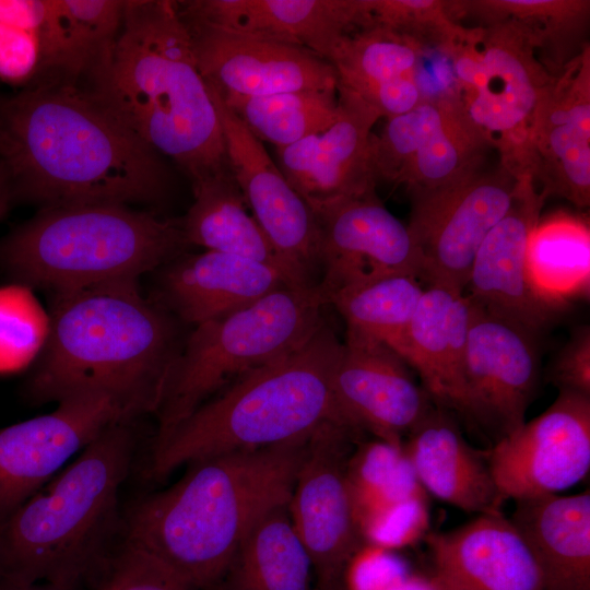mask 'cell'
<instances>
[{
	"instance_id": "42",
	"label": "cell",
	"mask_w": 590,
	"mask_h": 590,
	"mask_svg": "<svg viewBox=\"0 0 590 590\" xmlns=\"http://www.w3.org/2000/svg\"><path fill=\"white\" fill-rule=\"evenodd\" d=\"M552 382L559 390L590 396V331H576L562 350L551 373Z\"/></svg>"
},
{
	"instance_id": "27",
	"label": "cell",
	"mask_w": 590,
	"mask_h": 590,
	"mask_svg": "<svg viewBox=\"0 0 590 590\" xmlns=\"http://www.w3.org/2000/svg\"><path fill=\"white\" fill-rule=\"evenodd\" d=\"M423 47L381 27L357 28L340 42L329 63L345 88L387 119L413 109L424 97L418 67Z\"/></svg>"
},
{
	"instance_id": "37",
	"label": "cell",
	"mask_w": 590,
	"mask_h": 590,
	"mask_svg": "<svg viewBox=\"0 0 590 590\" xmlns=\"http://www.w3.org/2000/svg\"><path fill=\"white\" fill-rule=\"evenodd\" d=\"M62 35L61 81L75 84L98 67L111 49L126 1L55 0Z\"/></svg>"
},
{
	"instance_id": "38",
	"label": "cell",
	"mask_w": 590,
	"mask_h": 590,
	"mask_svg": "<svg viewBox=\"0 0 590 590\" xmlns=\"http://www.w3.org/2000/svg\"><path fill=\"white\" fill-rule=\"evenodd\" d=\"M49 0H0V80L31 86L44 75ZM36 84V83H35Z\"/></svg>"
},
{
	"instance_id": "5",
	"label": "cell",
	"mask_w": 590,
	"mask_h": 590,
	"mask_svg": "<svg viewBox=\"0 0 590 590\" xmlns=\"http://www.w3.org/2000/svg\"><path fill=\"white\" fill-rule=\"evenodd\" d=\"M135 421L111 425L0 527V581L83 588L122 536Z\"/></svg>"
},
{
	"instance_id": "32",
	"label": "cell",
	"mask_w": 590,
	"mask_h": 590,
	"mask_svg": "<svg viewBox=\"0 0 590 590\" xmlns=\"http://www.w3.org/2000/svg\"><path fill=\"white\" fill-rule=\"evenodd\" d=\"M312 564L288 511L266 512L238 546L221 582L224 590H312Z\"/></svg>"
},
{
	"instance_id": "40",
	"label": "cell",
	"mask_w": 590,
	"mask_h": 590,
	"mask_svg": "<svg viewBox=\"0 0 590 590\" xmlns=\"http://www.w3.org/2000/svg\"><path fill=\"white\" fill-rule=\"evenodd\" d=\"M84 589L192 590L166 566L122 536Z\"/></svg>"
},
{
	"instance_id": "6",
	"label": "cell",
	"mask_w": 590,
	"mask_h": 590,
	"mask_svg": "<svg viewBox=\"0 0 590 590\" xmlns=\"http://www.w3.org/2000/svg\"><path fill=\"white\" fill-rule=\"evenodd\" d=\"M341 344L323 321L295 351L212 397L165 439L151 445L148 479L162 481L180 467L213 456L306 439L332 423L357 430L332 389Z\"/></svg>"
},
{
	"instance_id": "8",
	"label": "cell",
	"mask_w": 590,
	"mask_h": 590,
	"mask_svg": "<svg viewBox=\"0 0 590 590\" xmlns=\"http://www.w3.org/2000/svg\"><path fill=\"white\" fill-rule=\"evenodd\" d=\"M326 305L318 286L284 287L196 326L184 341L154 412L157 430L152 445L238 379L305 343L324 321Z\"/></svg>"
},
{
	"instance_id": "9",
	"label": "cell",
	"mask_w": 590,
	"mask_h": 590,
	"mask_svg": "<svg viewBox=\"0 0 590 590\" xmlns=\"http://www.w3.org/2000/svg\"><path fill=\"white\" fill-rule=\"evenodd\" d=\"M470 121L516 179H532L536 109L553 76L528 36L511 22L463 26L446 52Z\"/></svg>"
},
{
	"instance_id": "29",
	"label": "cell",
	"mask_w": 590,
	"mask_h": 590,
	"mask_svg": "<svg viewBox=\"0 0 590 590\" xmlns=\"http://www.w3.org/2000/svg\"><path fill=\"white\" fill-rule=\"evenodd\" d=\"M361 453L352 456L349 479L364 538L393 522L398 543L415 540L427 526V494L402 448L378 440Z\"/></svg>"
},
{
	"instance_id": "17",
	"label": "cell",
	"mask_w": 590,
	"mask_h": 590,
	"mask_svg": "<svg viewBox=\"0 0 590 590\" xmlns=\"http://www.w3.org/2000/svg\"><path fill=\"white\" fill-rule=\"evenodd\" d=\"M182 20L191 37L198 68L220 95L261 96L337 90L333 67L306 48Z\"/></svg>"
},
{
	"instance_id": "12",
	"label": "cell",
	"mask_w": 590,
	"mask_h": 590,
	"mask_svg": "<svg viewBox=\"0 0 590 590\" xmlns=\"http://www.w3.org/2000/svg\"><path fill=\"white\" fill-rule=\"evenodd\" d=\"M208 84V83H206ZM221 122L232 175L246 205L299 287L321 278L316 216L245 123L208 84Z\"/></svg>"
},
{
	"instance_id": "16",
	"label": "cell",
	"mask_w": 590,
	"mask_h": 590,
	"mask_svg": "<svg viewBox=\"0 0 590 590\" xmlns=\"http://www.w3.org/2000/svg\"><path fill=\"white\" fill-rule=\"evenodd\" d=\"M319 229L326 304L333 293L368 280L412 274L422 278L420 251L408 229L376 191L342 199L312 211Z\"/></svg>"
},
{
	"instance_id": "45",
	"label": "cell",
	"mask_w": 590,
	"mask_h": 590,
	"mask_svg": "<svg viewBox=\"0 0 590 590\" xmlns=\"http://www.w3.org/2000/svg\"><path fill=\"white\" fill-rule=\"evenodd\" d=\"M433 586L435 590H446L442 587L438 586L435 581H433Z\"/></svg>"
},
{
	"instance_id": "34",
	"label": "cell",
	"mask_w": 590,
	"mask_h": 590,
	"mask_svg": "<svg viewBox=\"0 0 590 590\" xmlns=\"http://www.w3.org/2000/svg\"><path fill=\"white\" fill-rule=\"evenodd\" d=\"M527 264L533 290L551 306L588 291V221L566 212L541 217L529 238Z\"/></svg>"
},
{
	"instance_id": "22",
	"label": "cell",
	"mask_w": 590,
	"mask_h": 590,
	"mask_svg": "<svg viewBox=\"0 0 590 590\" xmlns=\"http://www.w3.org/2000/svg\"><path fill=\"white\" fill-rule=\"evenodd\" d=\"M436 575L446 590H543L532 553L503 511L426 538Z\"/></svg>"
},
{
	"instance_id": "1",
	"label": "cell",
	"mask_w": 590,
	"mask_h": 590,
	"mask_svg": "<svg viewBox=\"0 0 590 590\" xmlns=\"http://www.w3.org/2000/svg\"><path fill=\"white\" fill-rule=\"evenodd\" d=\"M0 162L14 197L45 206L160 200L168 172L87 90L42 82L0 102Z\"/></svg>"
},
{
	"instance_id": "23",
	"label": "cell",
	"mask_w": 590,
	"mask_h": 590,
	"mask_svg": "<svg viewBox=\"0 0 590 590\" xmlns=\"http://www.w3.org/2000/svg\"><path fill=\"white\" fill-rule=\"evenodd\" d=\"M184 19L306 48L329 62L344 36L359 28L362 0L176 1Z\"/></svg>"
},
{
	"instance_id": "39",
	"label": "cell",
	"mask_w": 590,
	"mask_h": 590,
	"mask_svg": "<svg viewBox=\"0 0 590 590\" xmlns=\"http://www.w3.org/2000/svg\"><path fill=\"white\" fill-rule=\"evenodd\" d=\"M362 27H381L418 43L435 46L445 54L460 36L463 25L456 23L448 0H362Z\"/></svg>"
},
{
	"instance_id": "14",
	"label": "cell",
	"mask_w": 590,
	"mask_h": 590,
	"mask_svg": "<svg viewBox=\"0 0 590 590\" xmlns=\"http://www.w3.org/2000/svg\"><path fill=\"white\" fill-rule=\"evenodd\" d=\"M138 417L108 394L58 402L50 413L0 428V527L26 499L114 424Z\"/></svg>"
},
{
	"instance_id": "15",
	"label": "cell",
	"mask_w": 590,
	"mask_h": 590,
	"mask_svg": "<svg viewBox=\"0 0 590 590\" xmlns=\"http://www.w3.org/2000/svg\"><path fill=\"white\" fill-rule=\"evenodd\" d=\"M471 306L464 361L467 418L496 442L526 422L539 378L536 333L472 302Z\"/></svg>"
},
{
	"instance_id": "10",
	"label": "cell",
	"mask_w": 590,
	"mask_h": 590,
	"mask_svg": "<svg viewBox=\"0 0 590 590\" xmlns=\"http://www.w3.org/2000/svg\"><path fill=\"white\" fill-rule=\"evenodd\" d=\"M363 434L343 424H328L305 446L288 511L317 579L316 590H344V575L362 547L349 469L354 445Z\"/></svg>"
},
{
	"instance_id": "26",
	"label": "cell",
	"mask_w": 590,
	"mask_h": 590,
	"mask_svg": "<svg viewBox=\"0 0 590 590\" xmlns=\"http://www.w3.org/2000/svg\"><path fill=\"white\" fill-rule=\"evenodd\" d=\"M402 450L426 494L465 512L502 511L486 451L473 448L447 410L433 409L409 433Z\"/></svg>"
},
{
	"instance_id": "33",
	"label": "cell",
	"mask_w": 590,
	"mask_h": 590,
	"mask_svg": "<svg viewBox=\"0 0 590 590\" xmlns=\"http://www.w3.org/2000/svg\"><path fill=\"white\" fill-rule=\"evenodd\" d=\"M192 191L193 203L179 219L189 245L259 261L279 270L299 287L255 217L246 211L233 175L202 182Z\"/></svg>"
},
{
	"instance_id": "43",
	"label": "cell",
	"mask_w": 590,
	"mask_h": 590,
	"mask_svg": "<svg viewBox=\"0 0 590 590\" xmlns=\"http://www.w3.org/2000/svg\"><path fill=\"white\" fill-rule=\"evenodd\" d=\"M13 198L9 174L0 162V220L7 214Z\"/></svg>"
},
{
	"instance_id": "41",
	"label": "cell",
	"mask_w": 590,
	"mask_h": 590,
	"mask_svg": "<svg viewBox=\"0 0 590 590\" xmlns=\"http://www.w3.org/2000/svg\"><path fill=\"white\" fill-rule=\"evenodd\" d=\"M34 304L19 286L0 288V371L25 364L37 344Z\"/></svg>"
},
{
	"instance_id": "35",
	"label": "cell",
	"mask_w": 590,
	"mask_h": 590,
	"mask_svg": "<svg viewBox=\"0 0 590 590\" xmlns=\"http://www.w3.org/2000/svg\"><path fill=\"white\" fill-rule=\"evenodd\" d=\"M220 96L259 141L276 149L327 129L339 114L338 90Z\"/></svg>"
},
{
	"instance_id": "3",
	"label": "cell",
	"mask_w": 590,
	"mask_h": 590,
	"mask_svg": "<svg viewBox=\"0 0 590 590\" xmlns=\"http://www.w3.org/2000/svg\"><path fill=\"white\" fill-rule=\"evenodd\" d=\"M307 440L187 464L173 485L123 509L122 538L192 590L216 588L251 527L288 504Z\"/></svg>"
},
{
	"instance_id": "36",
	"label": "cell",
	"mask_w": 590,
	"mask_h": 590,
	"mask_svg": "<svg viewBox=\"0 0 590 590\" xmlns=\"http://www.w3.org/2000/svg\"><path fill=\"white\" fill-rule=\"evenodd\" d=\"M424 288L412 274H391L344 287L327 299L346 329L374 338L394 352L418 306Z\"/></svg>"
},
{
	"instance_id": "44",
	"label": "cell",
	"mask_w": 590,
	"mask_h": 590,
	"mask_svg": "<svg viewBox=\"0 0 590 590\" xmlns=\"http://www.w3.org/2000/svg\"><path fill=\"white\" fill-rule=\"evenodd\" d=\"M0 590H84L83 588L56 585L49 582H36L30 585L11 583L0 581Z\"/></svg>"
},
{
	"instance_id": "7",
	"label": "cell",
	"mask_w": 590,
	"mask_h": 590,
	"mask_svg": "<svg viewBox=\"0 0 590 590\" xmlns=\"http://www.w3.org/2000/svg\"><path fill=\"white\" fill-rule=\"evenodd\" d=\"M188 246L179 219L115 203L45 206L0 240V268L59 293L138 281Z\"/></svg>"
},
{
	"instance_id": "18",
	"label": "cell",
	"mask_w": 590,
	"mask_h": 590,
	"mask_svg": "<svg viewBox=\"0 0 590 590\" xmlns=\"http://www.w3.org/2000/svg\"><path fill=\"white\" fill-rule=\"evenodd\" d=\"M332 389L341 411L357 430L396 448H402L403 437L434 406L397 352L351 329L341 344Z\"/></svg>"
},
{
	"instance_id": "2",
	"label": "cell",
	"mask_w": 590,
	"mask_h": 590,
	"mask_svg": "<svg viewBox=\"0 0 590 590\" xmlns=\"http://www.w3.org/2000/svg\"><path fill=\"white\" fill-rule=\"evenodd\" d=\"M87 91L192 188L232 176L223 131L176 1L128 0Z\"/></svg>"
},
{
	"instance_id": "4",
	"label": "cell",
	"mask_w": 590,
	"mask_h": 590,
	"mask_svg": "<svg viewBox=\"0 0 590 590\" xmlns=\"http://www.w3.org/2000/svg\"><path fill=\"white\" fill-rule=\"evenodd\" d=\"M55 294L44 352L26 382L31 401L103 393L137 417L154 413L184 344L177 319L134 280Z\"/></svg>"
},
{
	"instance_id": "20",
	"label": "cell",
	"mask_w": 590,
	"mask_h": 590,
	"mask_svg": "<svg viewBox=\"0 0 590 590\" xmlns=\"http://www.w3.org/2000/svg\"><path fill=\"white\" fill-rule=\"evenodd\" d=\"M339 114L327 129L278 148L279 168L310 209L376 191L371 129L380 115L337 86Z\"/></svg>"
},
{
	"instance_id": "11",
	"label": "cell",
	"mask_w": 590,
	"mask_h": 590,
	"mask_svg": "<svg viewBox=\"0 0 590 590\" xmlns=\"http://www.w3.org/2000/svg\"><path fill=\"white\" fill-rule=\"evenodd\" d=\"M517 187L518 179L498 164L444 186L406 189L411 201L406 226L428 285L464 292L474 257L509 210Z\"/></svg>"
},
{
	"instance_id": "13",
	"label": "cell",
	"mask_w": 590,
	"mask_h": 590,
	"mask_svg": "<svg viewBox=\"0 0 590 590\" xmlns=\"http://www.w3.org/2000/svg\"><path fill=\"white\" fill-rule=\"evenodd\" d=\"M486 458L505 500L576 485L590 470V396L559 390L543 413L496 441Z\"/></svg>"
},
{
	"instance_id": "28",
	"label": "cell",
	"mask_w": 590,
	"mask_h": 590,
	"mask_svg": "<svg viewBox=\"0 0 590 590\" xmlns=\"http://www.w3.org/2000/svg\"><path fill=\"white\" fill-rule=\"evenodd\" d=\"M532 553L543 590H590V491L515 502L509 518Z\"/></svg>"
},
{
	"instance_id": "19",
	"label": "cell",
	"mask_w": 590,
	"mask_h": 590,
	"mask_svg": "<svg viewBox=\"0 0 590 590\" xmlns=\"http://www.w3.org/2000/svg\"><path fill=\"white\" fill-rule=\"evenodd\" d=\"M532 180L546 199L590 204V45L553 76L536 109Z\"/></svg>"
},
{
	"instance_id": "30",
	"label": "cell",
	"mask_w": 590,
	"mask_h": 590,
	"mask_svg": "<svg viewBox=\"0 0 590 590\" xmlns=\"http://www.w3.org/2000/svg\"><path fill=\"white\" fill-rule=\"evenodd\" d=\"M456 23L511 22L528 36L536 58L556 76L589 44V0H448Z\"/></svg>"
},
{
	"instance_id": "21",
	"label": "cell",
	"mask_w": 590,
	"mask_h": 590,
	"mask_svg": "<svg viewBox=\"0 0 590 590\" xmlns=\"http://www.w3.org/2000/svg\"><path fill=\"white\" fill-rule=\"evenodd\" d=\"M544 200L531 178L518 180L512 203L481 244L464 288L473 304L534 333L553 307L533 290L527 264L529 238Z\"/></svg>"
},
{
	"instance_id": "31",
	"label": "cell",
	"mask_w": 590,
	"mask_h": 590,
	"mask_svg": "<svg viewBox=\"0 0 590 590\" xmlns=\"http://www.w3.org/2000/svg\"><path fill=\"white\" fill-rule=\"evenodd\" d=\"M488 149L455 94L435 96L398 185L428 189L450 184L482 167Z\"/></svg>"
},
{
	"instance_id": "25",
	"label": "cell",
	"mask_w": 590,
	"mask_h": 590,
	"mask_svg": "<svg viewBox=\"0 0 590 590\" xmlns=\"http://www.w3.org/2000/svg\"><path fill=\"white\" fill-rule=\"evenodd\" d=\"M471 310L464 292L428 285L396 351L418 373L436 406L465 418L464 361Z\"/></svg>"
},
{
	"instance_id": "24",
	"label": "cell",
	"mask_w": 590,
	"mask_h": 590,
	"mask_svg": "<svg viewBox=\"0 0 590 590\" xmlns=\"http://www.w3.org/2000/svg\"><path fill=\"white\" fill-rule=\"evenodd\" d=\"M157 303L177 320L193 324L245 308L294 286L279 270L231 253L205 250L166 263Z\"/></svg>"
}]
</instances>
